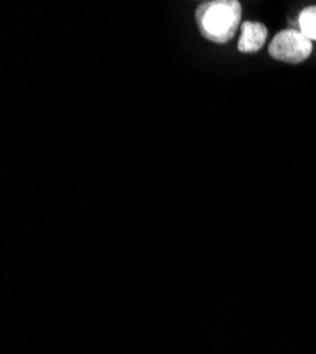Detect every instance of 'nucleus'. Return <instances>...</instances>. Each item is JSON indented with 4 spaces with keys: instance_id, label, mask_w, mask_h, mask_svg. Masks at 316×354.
<instances>
[{
    "instance_id": "obj_1",
    "label": "nucleus",
    "mask_w": 316,
    "mask_h": 354,
    "mask_svg": "<svg viewBox=\"0 0 316 354\" xmlns=\"http://www.w3.org/2000/svg\"><path fill=\"white\" fill-rule=\"evenodd\" d=\"M241 15V5L237 0H210L197 6L196 23L206 40L225 44L236 36Z\"/></svg>"
},
{
    "instance_id": "obj_2",
    "label": "nucleus",
    "mask_w": 316,
    "mask_h": 354,
    "mask_svg": "<svg viewBox=\"0 0 316 354\" xmlns=\"http://www.w3.org/2000/svg\"><path fill=\"white\" fill-rule=\"evenodd\" d=\"M268 53L278 62L299 64L312 54V41L295 28H285L275 35Z\"/></svg>"
},
{
    "instance_id": "obj_3",
    "label": "nucleus",
    "mask_w": 316,
    "mask_h": 354,
    "mask_svg": "<svg viewBox=\"0 0 316 354\" xmlns=\"http://www.w3.org/2000/svg\"><path fill=\"white\" fill-rule=\"evenodd\" d=\"M267 37H268V30L263 23L247 20L241 24L239 50L247 54L258 53L266 44Z\"/></svg>"
},
{
    "instance_id": "obj_4",
    "label": "nucleus",
    "mask_w": 316,
    "mask_h": 354,
    "mask_svg": "<svg viewBox=\"0 0 316 354\" xmlns=\"http://www.w3.org/2000/svg\"><path fill=\"white\" fill-rule=\"evenodd\" d=\"M299 32L310 41L316 40V6L305 8L298 19Z\"/></svg>"
}]
</instances>
